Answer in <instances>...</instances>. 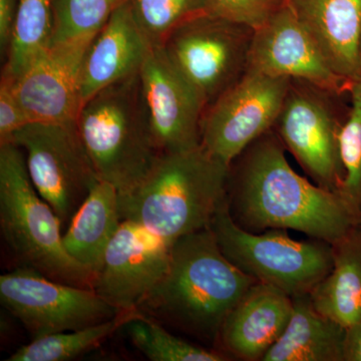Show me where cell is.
<instances>
[{
    "mask_svg": "<svg viewBox=\"0 0 361 361\" xmlns=\"http://www.w3.org/2000/svg\"><path fill=\"white\" fill-rule=\"evenodd\" d=\"M285 149L269 130L230 166L227 202L233 219L247 231L291 229L336 243L360 222L337 192L297 174Z\"/></svg>",
    "mask_w": 361,
    "mask_h": 361,
    "instance_id": "cell-1",
    "label": "cell"
},
{
    "mask_svg": "<svg viewBox=\"0 0 361 361\" xmlns=\"http://www.w3.org/2000/svg\"><path fill=\"white\" fill-rule=\"evenodd\" d=\"M255 282L225 257L208 227L176 240L167 269L137 310L215 342L226 316Z\"/></svg>",
    "mask_w": 361,
    "mask_h": 361,
    "instance_id": "cell-2",
    "label": "cell"
},
{
    "mask_svg": "<svg viewBox=\"0 0 361 361\" xmlns=\"http://www.w3.org/2000/svg\"><path fill=\"white\" fill-rule=\"evenodd\" d=\"M230 166L203 147L163 153L139 186L118 194L121 217L172 245L210 227L227 198Z\"/></svg>",
    "mask_w": 361,
    "mask_h": 361,
    "instance_id": "cell-3",
    "label": "cell"
},
{
    "mask_svg": "<svg viewBox=\"0 0 361 361\" xmlns=\"http://www.w3.org/2000/svg\"><path fill=\"white\" fill-rule=\"evenodd\" d=\"M77 127L99 180L132 191L160 158L140 73L102 90L82 106Z\"/></svg>",
    "mask_w": 361,
    "mask_h": 361,
    "instance_id": "cell-4",
    "label": "cell"
},
{
    "mask_svg": "<svg viewBox=\"0 0 361 361\" xmlns=\"http://www.w3.org/2000/svg\"><path fill=\"white\" fill-rule=\"evenodd\" d=\"M61 222L33 186L23 149L0 145V231L20 266L61 283L92 289L94 274L68 255Z\"/></svg>",
    "mask_w": 361,
    "mask_h": 361,
    "instance_id": "cell-5",
    "label": "cell"
},
{
    "mask_svg": "<svg viewBox=\"0 0 361 361\" xmlns=\"http://www.w3.org/2000/svg\"><path fill=\"white\" fill-rule=\"evenodd\" d=\"M225 257L256 281L272 285L291 297L310 293L334 266L332 244L295 240L287 230L247 231L230 214L227 198L210 225Z\"/></svg>",
    "mask_w": 361,
    "mask_h": 361,
    "instance_id": "cell-6",
    "label": "cell"
},
{
    "mask_svg": "<svg viewBox=\"0 0 361 361\" xmlns=\"http://www.w3.org/2000/svg\"><path fill=\"white\" fill-rule=\"evenodd\" d=\"M9 142L25 154L33 186L66 229L99 180L77 122L30 123Z\"/></svg>",
    "mask_w": 361,
    "mask_h": 361,
    "instance_id": "cell-7",
    "label": "cell"
},
{
    "mask_svg": "<svg viewBox=\"0 0 361 361\" xmlns=\"http://www.w3.org/2000/svg\"><path fill=\"white\" fill-rule=\"evenodd\" d=\"M254 32L203 13L178 26L161 47L208 109L248 71Z\"/></svg>",
    "mask_w": 361,
    "mask_h": 361,
    "instance_id": "cell-8",
    "label": "cell"
},
{
    "mask_svg": "<svg viewBox=\"0 0 361 361\" xmlns=\"http://www.w3.org/2000/svg\"><path fill=\"white\" fill-rule=\"evenodd\" d=\"M0 301L32 339L92 326L120 313L92 289L54 281L25 266L0 276Z\"/></svg>",
    "mask_w": 361,
    "mask_h": 361,
    "instance_id": "cell-9",
    "label": "cell"
},
{
    "mask_svg": "<svg viewBox=\"0 0 361 361\" xmlns=\"http://www.w3.org/2000/svg\"><path fill=\"white\" fill-rule=\"evenodd\" d=\"M292 80L248 70L238 82L214 102L202 123V147L226 165L278 120Z\"/></svg>",
    "mask_w": 361,
    "mask_h": 361,
    "instance_id": "cell-10",
    "label": "cell"
},
{
    "mask_svg": "<svg viewBox=\"0 0 361 361\" xmlns=\"http://www.w3.org/2000/svg\"><path fill=\"white\" fill-rule=\"evenodd\" d=\"M334 94L292 80L278 116V137L316 184L338 193L344 170L339 146L342 123L329 97Z\"/></svg>",
    "mask_w": 361,
    "mask_h": 361,
    "instance_id": "cell-11",
    "label": "cell"
},
{
    "mask_svg": "<svg viewBox=\"0 0 361 361\" xmlns=\"http://www.w3.org/2000/svg\"><path fill=\"white\" fill-rule=\"evenodd\" d=\"M96 37L51 44L16 78H9L30 123L77 122L82 108V75Z\"/></svg>",
    "mask_w": 361,
    "mask_h": 361,
    "instance_id": "cell-12",
    "label": "cell"
},
{
    "mask_svg": "<svg viewBox=\"0 0 361 361\" xmlns=\"http://www.w3.org/2000/svg\"><path fill=\"white\" fill-rule=\"evenodd\" d=\"M140 80L161 153L201 147L206 104L171 63L161 45L152 47L140 70Z\"/></svg>",
    "mask_w": 361,
    "mask_h": 361,
    "instance_id": "cell-13",
    "label": "cell"
},
{
    "mask_svg": "<svg viewBox=\"0 0 361 361\" xmlns=\"http://www.w3.org/2000/svg\"><path fill=\"white\" fill-rule=\"evenodd\" d=\"M171 244L123 221L92 280V290L120 312L137 310L167 269Z\"/></svg>",
    "mask_w": 361,
    "mask_h": 361,
    "instance_id": "cell-14",
    "label": "cell"
},
{
    "mask_svg": "<svg viewBox=\"0 0 361 361\" xmlns=\"http://www.w3.org/2000/svg\"><path fill=\"white\" fill-rule=\"evenodd\" d=\"M248 70L305 82L334 96L351 85L330 68L288 4L254 32Z\"/></svg>",
    "mask_w": 361,
    "mask_h": 361,
    "instance_id": "cell-15",
    "label": "cell"
},
{
    "mask_svg": "<svg viewBox=\"0 0 361 361\" xmlns=\"http://www.w3.org/2000/svg\"><path fill=\"white\" fill-rule=\"evenodd\" d=\"M293 298L272 285L255 282L226 316L218 341L233 355L262 360L283 334Z\"/></svg>",
    "mask_w": 361,
    "mask_h": 361,
    "instance_id": "cell-16",
    "label": "cell"
},
{
    "mask_svg": "<svg viewBox=\"0 0 361 361\" xmlns=\"http://www.w3.org/2000/svg\"><path fill=\"white\" fill-rule=\"evenodd\" d=\"M153 45L135 20L130 1L116 9L87 49L82 106L102 90L140 73Z\"/></svg>",
    "mask_w": 361,
    "mask_h": 361,
    "instance_id": "cell-17",
    "label": "cell"
},
{
    "mask_svg": "<svg viewBox=\"0 0 361 361\" xmlns=\"http://www.w3.org/2000/svg\"><path fill=\"white\" fill-rule=\"evenodd\" d=\"M327 63L349 84L361 78V0H288Z\"/></svg>",
    "mask_w": 361,
    "mask_h": 361,
    "instance_id": "cell-18",
    "label": "cell"
},
{
    "mask_svg": "<svg viewBox=\"0 0 361 361\" xmlns=\"http://www.w3.org/2000/svg\"><path fill=\"white\" fill-rule=\"evenodd\" d=\"M292 298L288 325L262 360L342 361L346 327L316 310L310 293Z\"/></svg>",
    "mask_w": 361,
    "mask_h": 361,
    "instance_id": "cell-19",
    "label": "cell"
},
{
    "mask_svg": "<svg viewBox=\"0 0 361 361\" xmlns=\"http://www.w3.org/2000/svg\"><path fill=\"white\" fill-rule=\"evenodd\" d=\"M122 222L118 192L110 183L99 180L66 227L63 247L94 276Z\"/></svg>",
    "mask_w": 361,
    "mask_h": 361,
    "instance_id": "cell-20",
    "label": "cell"
},
{
    "mask_svg": "<svg viewBox=\"0 0 361 361\" xmlns=\"http://www.w3.org/2000/svg\"><path fill=\"white\" fill-rule=\"evenodd\" d=\"M334 266L310 292L316 310L342 326L361 319V223L332 244Z\"/></svg>",
    "mask_w": 361,
    "mask_h": 361,
    "instance_id": "cell-21",
    "label": "cell"
},
{
    "mask_svg": "<svg viewBox=\"0 0 361 361\" xmlns=\"http://www.w3.org/2000/svg\"><path fill=\"white\" fill-rule=\"evenodd\" d=\"M56 0H18L11 47L1 75L16 78L51 44Z\"/></svg>",
    "mask_w": 361,
    "mask_h": 361,
    "instance_id": "cell-22",
    "label": "cell"
},
{
    "mask_svg": "<svg viewBox=\"0 0 361 361\" xmlns=\"http://www.w3.org/2000/svg\"><path fill=\"white\" fill-rule=\"evenodd\" d=\"M135 311V310H134ZM134 311L120 312L108 322L71 331L59 332L32 339L6 361H66L101 345L116 330L122 329Z\"/></svg>",
    "mask_w": 361,
    "mask_h": 361,
    "instance_id": "cell-23",
    "label": "cell"
},
{
    "mask_svg": "<svg viewBox=\"0 0 361 361\" xmlns=\"http://www.w3.org/2000/svg\"><path fill=\"white\" fill-rule=\"evenodd\" d=\"M133 345L152 361H224L216 350L190 343L169 332L160 322L135 310L123 325Z\"/></svg>",
    "mask_w": 361,
    "mask_h": 361,
    "instance_id": "cell-24",
    "label": "cell"
},
{
    "mask_svg": "<svg viewBox=\"0 0 361 361\" xmlns=\"http://www.w3.org/2000/svg\"><path fill=\"white\" fill-rule=\"evenodd\" d=\"M350 110L339 133V146L344 176L339 196L350 213L361 219V78L351 84Z\"/></svg>",
    "mask_w": 361,
    "mask_h": 361,
    "instance_id": "cell-25",
    "label": "cell"
},
{
    "mask_svg": "<svg viewBox=\"0 0 361 361\" xmlns=\"http://www.w3.org/2000/svg\"><path fill=\"white\" fill-rule=\"evenodd\" d=\"M128 1L56 0L51 44L96 37L116 9Z\"/></svg>",
    "mask_w": 361,
    "mask_h": 361,
    "instance_id": "cell-26",
    "label": "cell"
},
{
    "mask_svg": "<svg viewBox=\"0 0 361 361\" xmlns=\"http://www.w3.org/2000/svg\"><path fill=\"white\" fill-rule=\"evenodd\" d=\"M135 20L154 45H163L178 26L209 13L207 0H129Z\"/></svg>",
    "mask_w": 361,
    "mask_h": 361,
    "instance_id": "cell-27",
    "label": "cell"
},
{
    "mask_svg": "<svg viewBox=\"0 0 361 361\" xmlns=\"http://www.w3.org/2000/svg\"><path fill=\"white\" fill-rule=\"evenodd\" d=\"M288 0H207L209 13L258 30Z\"/></svg>",
    "mask_w": 361,
    "mask_h": 361,
    "instance_id": "cell-28",
    "label": "cell"
},
{
    "mask_svg": "<svg viewBox=\"0 0 361 361\" xmlns=\"http://www.w3.org/2000/svg\"><path fill=\"white\" fill-rule=\"evenodd\" d=\"M30 123L14 92L11 80L1 75L0 82V145L9 142L13 135Z\"/></svg>",
    "mask_w": 361,
    "mask_h": 361,
    "instance_id": "cell-29",
    "label": "cell"
},
{
    "mask_svg": "<svg viewBox=\"0 0 361 361\" xmlns=\"http://www.w3.org/2000/svg\"><path fill=\"white\" fill-rule=\"evenodd\" d=\"M18 6V0H0V49L2 56L4 54L7 56L11 47Z\"/></svg>",
    "mask_w": 361,
    "mask_h": 361,
    "instance_id": "cell-30",
    "label": "cell"
},
{
    "mask_svg": "<svg viewBox=\"0 0 361 361\" xmlns=\"http://www.w3.org/2000/svg\"><path fill=\"white\" fill-rule=\"evenodd\" d=\"M342 361H361V319L346 327Z\"/></svg>",
    "mask_w": 361,
    "mask_h": 361,
    "instance_id": "cell-31",
    "label": "cell"
},
{
    "mask_svg": "<svg viewBox=\"0 0 361 361\" xmlns=\"http://www.w3.org/2000/svg\"><path fill=\"white\" fill-rule=\"evenodd\" d=\"M360 63H361V35H360Z\"/></svg>",
    "mask_w": 361,
    "mask_h": 361,
    "instance_id": "cell-32",
    "label": "cell"
},
{
    "mask_svg": "<svg viewBox=\"0 0 361 361\" xmlns=\"http://www.w3.org/2000/svg\"><path fill=\"white\" fill-rule=\"evenodd\" d=\"M360 223H361V219H360Z\"/></svg>",
    "mask_w": 361,
    "mask_h": 361,
    "instance_id": "cell-33",
    "label": "cell"
}]
</instances>
